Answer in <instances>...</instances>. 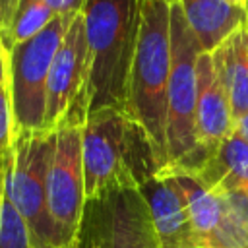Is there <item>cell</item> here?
Here are the masks:
<instances>
[{"label":"cell","instance_id":"obj_1","mask_svg":"<svg viewBox=\"0 0 248 248\" xmlns=\"http://www.w3.org/2000/svg\"><path fill=\"white\" fill-rule=\"evenodd\" d=\"M81 159L87 202L120 190H140L161 169L145 132L120 108L85 116Z\"/></svg>","mask_w":248,"mask_h":248},{"label":"cell","instance_id":"obj_2","mask_svg":"<svg viewBox=\"0 0 248 248\" xmlns=\"http://www.w3.org/2000/svg\"><path fill=\"white\" fill-rule=\"evenodd\" d=\"M87 83L83 120L103 108L128 112V85L140 25V0H87Z\"/></svg>","mask_w":248,"mask_h":248},{"label":"cell","instance_id":"obj_3","mask_svg":"<svg viewBox=\"0 0 248 248\" xmlns=\"http://www.w3.org/2000/svg\"><path fill=\"white\" fill-rule=\"evenodd\" d=\"M169 74L170 4L165 0H140V25L128 85V114L145 132L161 169L167 163Z\"/></svg>","mask_w":248,"mask_h":248},{"label":"cell","instance_id":"obj_4","mask_svg":"<svg viewBox=\"0 0 248 248\" xmlns=\"http://www.w3.org/2000/svg\"><path fill=\"white\" fill-rule=\"evenodd\" d=\"M202 52L178 2L170 4V74L167 87V163L157 174L192 172L198 163L196 60Z\"/></svg>","mask_w":248,"mask_h":248},{"label":"cell","instance_id":"obj_5","mask_svg":"<svg viewBox=\"0 0 248 248\" xmlns=\"http://www.w3.org/2000/svg\"><path fill=\"white\" fill-rule=\"evenodd\" d=\"M56 132H21L4 163V194L27 225L33 248H70L48 213L46 172Z\"/></svg>","mask_w":248,"mask_h":248},{"label":"cell","instance_id":"obj_6","mask_svg":"<svg viewBox=\"0 0 248 248\" xmlns=\"http://www.w3.org/2000/svg\"><path fill=\"white\" fill-rule=\"evenodd\" d=\"M76 16H56L39 35L10 48V95L16 136L43 130L50 64Z\"/></svg>","mask_w":248,"mask_h":248},{"label":"cell","instance_id":"obj_7","mask_svg":"<svg viewBox=\"0 0 248 248\" xmlns=\"http://www.w3.org/2000/svg\"><path fill=\"white\" fill-rule=\"evenodd\" d=\"M81 124L83 122H68L56 130L46 172L48 213L66 246H72L78 240L87 203L81 159Z\"/></svg>","mask_w":248,"mask_h":248},{"label":"cell","instance_id":"obj_8","mask_svg":"<svg viewBox=\"0 0 248 248\" xmlns=\"http://www.w3.org/2000/svg\"><path fill=\"white\" fill-rule=\"evenodd\" d=\"M85 83H87V37H85V16L83 12H79L72 19L50 64L43 130L56 132L68 122H83Z\"/></svg>","mask_w":248,"mask_h":248},{"label":"cell","instance_id":"obj_9","mask_svg":"<svg viewBox=\"0 0 248 248\" xmlns=\"http://www.w3.org/2000/svg\"><path fill=\"white\" fill-rule=\"evenodd\" d=\"M81 229L101 248H161L140 190H120L87 202Z\"/></svg>","mask_w":248,"mask_h":248},{"label":"cell","instance_id":"obj_10","mask_svg":"<svg viewBox=\"0 0 248 248\" xmlns=\"http://www.w3.org/2000/svg\"><path fill=\"white\" fill-rule=\"evenodd\" d=\"M196 140H198V163L194 174L209 153L234 132V120L227 91L213 68L211 52H200L196 60V112H194Z\"/></svg>","mask_w":248,"mask_h":248},{"label":"cell","instance_id":"obj_11","mask_svg":"<svg viewBox=\"0 0 248 248\" xmlns=\"http://www.w3.org/2000/svg\"><path fill=\"white\" fill-rule=\"evenodd\" d=\"M140 192L149 207L161 248H202L192 229L184 198L172 176L155 174L140 188Z\"/></svg>","mask_w":248,"mask_h":248},{"label":"cell","instance_id":"obj_12","mask_svg":"<svg viewBox=\"0 0 248 248\" xmlns=\"http://www.w3.org/2000/svg\"><path fill=\"white\" fill-rule=\"evenodd\" d=\"M192 176L217 196L227 192L248 194V141L232 132L209 153Z\"/></svg>","mask_w":248,"mask_h":248},{"label":"cell","instance_id":"obj_13","mask_svg":"<svg viewBox=\"0 0 248 248\" xmlns=\"http://www.w3.org/2000/svg\"><path fill=\"white\" fill-rule=\"evenodd\" d=\"M213 68L221 79L232 120L248 112V23L232 31L215 50H211Z\"/></svg>","mask_w":248,"mask_h":248},{"label":"cell","instance_id":"obj_14","mask_svg":"<svg viewBox=\"0 0 248 248\" xmlns=\"http://www.w3.org/2000/svg\"><path fill=\"white\" fill-rule=\"evenodd\" d=\"M178 4L202 52L215 50L232 31L248 23V12L227 0H180Z\"/></svg>","mask_w":248,"mask_h":248},{"label":"cell","instance_id":"obj_15","mask_svg":"<svg viewBox=\"0 0 248 248\" xmlns=\"http://www.w3.org/2000/svg\"><path fill=\"white\" fill-rule=\"evenodd\" d=\"M167 176H172L176 182L184 203L186 211L192 223V229L202 244V248H209V242L213 234L219 229L221 217H223V198L211 192L205 184H202L196 176L186 174V172H170Z\"/></svg>","mask_w":248,"mask_h":248},{"label":"cell","instance_id":"obj_16","mask_svg":"<svg viewBox=\"0 0 248 248\" xmlns=\"http://www.w3.org/2000/svg\"><path fill=\"white\" fill-rule=\"evenodd\" d=\"M223 198V217L209 248H248V194L227 192Z\"/></svg>","mask_w":248,"mask_h":248},{"label":"cell","instance_id":"obj_17","mask_svg":"<svg viewBox=\"0 0 248 248\" xmlns=\"http://www.w3.org/2000/svg\"><path fill=\"white\" fill-rule=\"evenodd\" d=\"M54 17H56V14L48 8V4L45 0H21L19 12H17L14 23L10 25L8 33L4 35L8 50L14 45H19V43L29 41L35 35H39Z\"/></svg>","mask_w":248,"mask_h":248},{"label":"cell","instance_id":"obj_18","mask_svg":"<svg viewBox=\"0 0 248 248\" xmlns=\"http://www.w3.org/2000/svg\"><path fill=\"white\" fill-rule=\"evenodd\" d=\"M0 248H33L27 225L6 194L0 205Z\"/></svg>","mask_w":248,"mask_h":248},{"label":"cell","instance_id":"obj_19","mask_svg":"<svg viewBox=\"0 0 248 248\" xmlns=\"http://www.w3.org/2000/svg\"><path fill=\"white\" fill-rule=\"evenodd\" d=\"M14 138H16V122H14L12 95L8 85V87H0V169H4Z\"/></svg>","mask_w":248,"mask_h":248},{"label":"cell","instance_id":"obj_20","mask_svg":"<svg viewBox=\"0 0 248 248\" xmlns=\"http://www.w3.org/2000/svg\"><path fill=\"white\" fill-rule=\"evenodd\" d=\"M56 16H76L83 12L87 0H45Z\"/></svg>","mask_w":248,"mask_h":248},{"label":"cell","instance_id":"obj_21","mask_svg":"<svg viewBox=\"0 0 248 248\" xmlns=\"http://www.w3.org/2000/svg\"><path fill=\"white\" fill-rule=\"evenodd\" d=\"M21 0H0V21H2V35L8 33L10 25L14 23L17 12H19Z\"/></svg>","mask_w":248,"mask_h":248},{"label":"cell","instance_id":"obj_22","mask_svg":"<svg viewBox=\"0 0 248 248\" xmlns=\"http://www.w3.org/2000/svg\"><path fill=\"white\" fill-rule=\"evenodd\" d=\"M10 85V50L6 46L4 35L0 33V87Z\"/></svg>","mask_w":248,"mask_h":248},{"label":"cell","instance_id":"obj_23","mask_svg":"<svg viewBox=\"0 0 248 248\" xmlns=\"http://www.w3.org/2000/svg\"><path fill=\"white\" fill-rule=\"evenodd\" d=\"M70 248H101V246H99V242H97V240H95L87 231H83V229H81V231H79L78 240H76Z\"/></svg>","mask_w":248,"mask_h":248},{"label":"cell","instance_id":"obj_24","mask_svg":"<svg viewBox=\"0 0 248 248\" xmlns=\"http://www.w3.org/2000/svg\"><path fill=\"white\" fill-rule=\"evenodd\" d=\"M234 132H236L242 140L248 141V112H246L242 118H238V120L234 122Z\"/></svg>","mask_w":248,"mask_h":248},{"label":"cell","instance_id":"obj_25","mask_svg":"<svg viewBox=\"0 0 248 248\" xmlns=\"http://www.w3.org/2000/svg\"><path fill=\"white\" fill-rule=\"evenodd\" d=\"M231 6L234 8H240V10H246L248 12V0H227Z\"/></svg>","mask_w":248,"mask_h":248},{"label":"cell","instance_id":"obj_26","mask_svg":"<svg viewBox=\"0 0 248 248\" xmlns=\"http://www.w3.org/2000/svg\"><path fill=\"white\" fill-rule=\"evenodd\" d=\"M2 196H4V169H0V205H2Z\"/></svg>","mask_w":248,"mask_h":248},{"label":"cell","instance_id":"obj_27","mask_svg":"<svg viewBox=\"0 0 248 248\" xmlns=\"http://www.w3.org/2000/svg\"><path fill=\"white\" fill-rule=\"evenodd\" d=\"M165 2H169V4H174V2H180V0H165Z\"/></svg>","mask_w":248,"mask_h":248},{"label":"cell","instance_id":"obj_28","mask_svg":"<svg viewBox=\"0 0 248 248\" xmlns=\"http://www.w3.org/2000/svg\"><path fill=\"white\" fill-rule=\"evenodd\" d=\"M0 29H2V21H0ZM0 33H2V31H0Z\"/></svg>","mask_w":248,"mask_h":248}]
</instances>
